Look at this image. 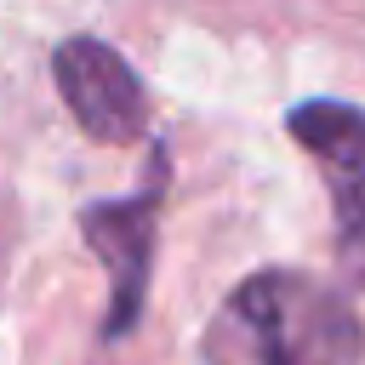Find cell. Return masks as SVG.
Wrapping results in <instances>:
<instances>
[{
  "label": "cell",
  "mask_w": 365,
  "mask_h": 365,
  "mask_svg": "<svg viewBox=\"0 0 365 365\" xmlns=\"http://www.w3.org/2000/svg\"><path fill=\"white\" fill-rule=\"evenodd\" d=\"M205 365H359L365 331L342 291L302 268H257L205 325Z\"/></svg>",
  "instance_id": "cell-1"
},
{
  "label": "cell",
  "mask_w": 365,
  "mask_h": 365,
  "mask_svg": "<svg viewBox=\"0 0 365 365\" xmlns=\"http://www.w3.org/2000/svg\"><path fill=\"white\" fill-rule=\"evenodd\" d=\"M160 200H165V154L154 148L143 194H131V200H103V205H86V211H80V234H86V245L103 257L108 285H114V291H108V319H103V336H108V342L125 336V331L137 325V314H143Z\"/></svg>",
  "instance_id": "cell-2"
},
{
  "label": "cell",
  "mask_w": 365,
  "mask_h": 365,
  "mask_svg": "<svg viewBox=\"0 0 365 365\" xmlns=\"http://www.w3.org/2000/svg\"><path fill=\"white\" fill-rule=\"evenodd\" d=\"M57 91L91 143H137L148 131V97L137 68L97 34H68L51 51Z\"/></svg>",
  "instance_id": "cell-3"
},
{
  "label": "cell",
  "mask_w": 365,
  "mask_h": 365,
  "mask_svg": "<svg viewBox=\"0 0 365 365\" xmlns=\"http://www.w3.org/2000/svg\"><path fill=\"white\" fill-rule=\"evenodd\" d=\"M291 137L319 154L331 171H348V165H365V108L354 103H331V97H314L302 108H291Z\"/></svg>",
  "instance_id": "cell-4"
},
{
  "label": "cell",
  "mask_w": 365,
  "mask_h": 365,
  "mask_svg": "<svg viewBox=\"0 0 365 365\" xmlns=\"http://www.w3.org/2000/svg\"><path fill=\"white\" fill-rule=\"evenodd\" d=\"M331 205H336V251L354 274H365V165L336 171Z\"/></svg>",
  "instance_id": "cell-5"
}]
</instances>
